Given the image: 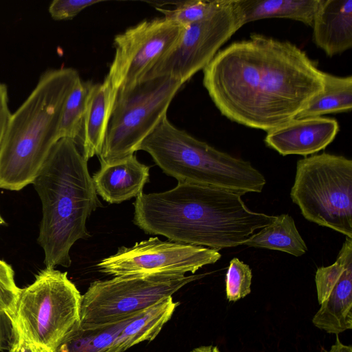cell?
I'll list each match as a JSON object with an SVG mask.
<instances>
[{"label": "cell", "instance_id": "cell-3", "mask_svg": "<svg viewBox=\"0 0 352 352\" xmlns=\"http://www.w3.org/2000/svg\"><path fill=\"white\" fill-rule=\"evenodd\" d=\"M42 204L38 243L47 268L69 267V252L79 239L89 236L86 222L102 206L77 143L60 139L32 182Z\"/></svg>", "mask_w": 352, "mask_h": 352}, {"label": "cell", "instance_id": "cell-7", "mask_svg": "<svg viewBox=\"0 0 352 352\" xmlns=\"http://www.w3.org/2000/svg\"><path fill=\"white\" fill-rule=\"evenodd\" d=\"M290 197L305 219L352 238V160L327 153L299 160Z\"/></svg>", "mask_w": 352, "mask_h": 352}, {"label": "cell", "instance_id": "cell-20", "mask_svg": "<svg viewBox=\"0 0 352 352\" xmlns=\"http://www.w3.org/2000/svg\"><path fill=\"white\" fill-rule=\"evenodd\" d=\"M352 109V76H338L324 72V87L296 118L345 113Z\"/></svg>", "mask_w": 352, "mask_h": 352}, {"label": "cell", "instance_id": "cell-14", "mask_svg": "<svg viewBox=\"0 0 352 352\" xmlns=\"http://www.w3.org/2000/svg\"><path fill=\"white\" fill-rule=\"evenodd\" d=\"M339 131L338 121L318 116L294 118L268 132L266 146L283 156L300 155L307 157L324 150Z\"/></svg>", "mask_w": 352, "mask_h": 352}, {"label": "cell", "instance_id": "cell-19", "mask_svg": "<svg viewBox=\"0 0 352 352\" xmlns=\"http://www.w3.org/2000/svg\"><path fill=\"white\" fill-rule=\"evenodd\" d=\"M243 245L281 251L294 256H302L307 251L293 217L288 214L276 216L271 223L252 234Z\"/></svg>", "mask_w": 352, "mask_h": 352}, {"label": "cell", "instance_id": "cell-11", "mask_svg": "<svg viewBox=\"0 0 352 352\" xmlns=\"http://www.w3.org/2000/svg\"><path fill=\"white\" fill-rule=\"evenodd\" d=\"M218 250L151 237L132 247L122 246L97 266L115 276H184L221 258Z\"/></svg>", "mask_w": 352, "mask_h": 352}, {"label": "cell", "instance_id": "cell-4", "mask_svg": "<svg viewBox=\"0 0 352 352\" xmlns=\"http://www.w3.org/2000/svg\"><path fill=\"white\" fill-rule=\"evenodd\" d=\"M80 78L72 67L45 70L12 113L0 148V188L19 191L32 184L60 140L62 111Z\"/></svg>", "mask_w": 352, "mask_h": 352}, {"label": "cell", "instance_id": "cell-24", "mask_svg": "<svg viewBox=\"0 0 352 352\" xmlns=\"http://www.w3.org/2000/svg\"><path fill=\"white\" fill-rule=\"evenodd\" d=\"M21 289L14 280L12 266L0 259V312L12 316L15 311Z\"/></svg>", "mask_w": 352, "mask_h": 352}, {"label": "cell", "instance_id": "cell-31", "mask_svg": "<svg viewBox=\"0 0 352 352\" xmlns=\"http://www.w3.org/2000/svg\"><path fill=\"white\" fill-rule=\"evenodd\" d=\"M6 222L5 221V220L3 219V218L2 217V216L0 214V226H3V225H6Z\"/></svg>", "mask_w": 352, "mask_h": 352}, {"label": "cell", "instance_id": "cell-29", "mask_svg": "<svg viewBox=\"0 0 352 352\" xmlns=\"http://www.w3.org/2000/svg\"><path fill=\"white\" fill-rule=\"evenodd\" d=\"M336 336V342L331 346L330 349L329 351L322 349L321 352H352V346L343 344L340 341L338 335Z\"/></svg>", "mask_w": 352, "mask_h": 352}, {"label": "cell", "instance_id": "cell-12", "mask_svg": "<svg viewBox=\"0 0 352 352\" xmlns=\"http://www.w3.org/2000/svg\"><path fill=\"white\" fill-rule=\"evenodd\" d=\"M183 28L163 17L142 21L117 34L104 79L117 92L133 87L175 44Z\"/></svg>", "mask_w": 352, "mask_h": 352}, {"label": "cell", "instance_id": "cell-22", "mask_svg": "<svg viewBox=\"0 0 352 352\" xmlns=\"http://www.w3.org/2000/svg\"><path fill=\"white\" fill-rule=\"evenodd\" d=\"M219 0H189L178 2L172 10L156 8L168 21L182 26L198 22L215 8Z\"/></svg>", "mask_w": 352, "mask_h": 352}, {"label": "cell", "instance_id": "cell-18", "mask_svg": "<svg viewBox=\"0 0 352 352\" xmlns=\"http://www.w3.org/2000/svg\"><path fill=\"white\" fill-rule=\"evenodd\" d=\"M320 0H237L244 25L270 18L292 19L311 28Z\"/></svg>", "mask_w": 352, "mask_h": 352}, {"label": "cell", "instance_id": "cell-26", "mask_svg": "<svg viewBox=\"0 0 352 352\" xmlns=\"http://www.w3.org/2000/svg\"><path fill=\"white\" fill-rule=\"evenodd\" d=\"M11 115L8 106V87L6 84L0 82V148Z\"/></svg>", "mask_w": 352, "mask_h": 352}, {"label": "cell", "instance_id": "cell-16", "mask_svg": "<svg viewBox=\"0 0 352 352\" xmlns=\"http://www.w3.org/2000/svg\"><path fill=\"white\" fill-rule=\"evenodd\" d=\"M313 41L333 57L352 47V0H320L313 24Z\"/></svg>", "mask_w": 352, "mask_h": 352}, {"label": "cell", "instance_id": "cell-9", "mask_svg": "<svg viewBox=\"0 0 352 352\" xmlns=\"http://www.w3.org/2000/svg\"><path fill=\"white\" fill-rule=\"evenodd\" d=\"M204 276H115L94 281L82 295L78 328L97 329L129 318Z\"/></svg>", "mask_w": 352, "mask_h": 352}, {"label": "cell", "instance_id": "cell-8", "mask_svg": "<svg viewBox=\"0 0 352 352\" xmlns=\"http://www.w3.org/2000/svg\"><path fill=\"white\" fill-rule=\"evenodd\" d=\"M183 85L173 78L157 77L118 91L98 155L100 164L138 151L142 141L167 116L170 104Z\"/></svg>", "mask_w": 352, "mask_h": 352}, {"label": "cell", "instance_id": "cell-30", "mask_svg": "<svg viewBox=\"0 0 352 352\" xmlns=\"http://www.w3.org/2000/svg\"><path fill=\"white\" fill-rule=\"evenodd\" d=\"M190 352H221L216 346H201L193 349Z\"/></svg>", "mask_w": 352, "mask_h": 352}, {"label": "cell", "instance_id": "cell-15", "mask_svg": "<svg viewBox=\"0 0 352 352\" xmlns=\"http://www.w3.org/2000/svg\"><path fill=\"white\" fill-rule=\"evenodd\" d=\"M100 165L92 180L97 194L109 204L138 197L149 181V166L140 163L134 154Z\"/></svg>", "mask_w": 352, "mask_h": 352}, {"label": "cell", "instance_id": "cell-28", "mask_svg": "<svg viewBox=\"0 0 352 352\" xmlns=\"http://www.w3.org/2000/svg\"><path fill=\"white\" fill-rule=\"evenodd\" d=\"M14 340L8 352H50L44 347L29 342L14 330Z\"/></svg>", "mask_w": 352, "mask_h": 352}, {"label": "cell", "instance_id": "cell-27", "mask_svg": "<svg viewBox=\"0 0 352 352\" xmlns=\"http://www.w3.org/2000/svg\"><path fill=\"white\" fill-rule=\"evenodd\" d=\"M14 340L13 328L10 318L0 312V351L9 350Z\"/></svg>", "mask_w": 352, "mask_h": 352}, {"label": "cell", "instance_id": "cell-2", "mask_svg": "<svg viewBox=\"0 0 352 352\" xmlns=\"http://www.w3.org/2000/svg\"><path fill=\"white\" fill-rule=\"evenodd\" d=\"M133 205V223L145 233L216 250L243 245L276 217L251 210L237 193L188 183L142 192Z\"/></svg>", "mask_w": 352, "mask_h": 352}, {"label": "cell", "instance_id": "cell-5", "mask_svg": "<svg viewBox=\"0 0 352 352\" xmlns=\"http://www.w3.org/2000/svg\"><path fill=\"white\" fill-rule=\"evenodd\" d=\"M148 153L167 175L179 183L223 189L243 195L262 192L266 180L252 164L221 151L174 126L165 117L142 141L138 151Z\"/></svg>", "mask_w": 352, "mask_h": 352}, {"label": "cell", "instance_id": "cell-10", "mask_svg": "<svg viewBox=\"0 0 352 352\" xmlns=\"http://www.w3.org/2000/svg\"><path fill=\"white\" fill-rule=\"evenodd\" d=\"M243 25L237 0H219L206 18L184 26L175 44L142 80L170 77L184 84L203 70L220 47Z\"/></svg>", "mask_w": 352, "mask_h": 352}, {"label": "cell", "instance_id": "cell-6", "mask_svg": "<svg viewBox=\"0 0 352 352\" xmlns=\"http://www.w3.org/2000/svg\"><path fill=\"white\" fill-rule=\"evenodd\" d=\"M81 299L67 272L45 267L21 289L9 318L13 330L25 340L56 352L80 324Z\"/></svg>", "mask_w": 352, "mask_h": 352}, {"label": "cell", "instance_id": "cell-17", "mask_svg": "<svg viewBox=\"0 0 352 352\" xmlns=\"http://www.w3.org/2000/svg\"><path fill=\"white\" fill-rule=\"evenodd\" d=\"M117 93L105 79L92 87L80 136L81 152L87 161L101 153Z\"/></svg>", "mask_w": 352, "mask_h": 352}, {"label": "cell", "instance_id": "cell-25", "mask_svg": "<svg viewBox=\"0 0 352 352\" xmlns=\"http://www.w3.org/2000/svg\"><path fill=\"white\" fill-rule=\"evenodd\" d=\"M100 2V0H54L48 10L54 20H69L84 9Z\"/></svg>", "mask_w": 352, "mask_h": 352}, {"label": "cell", "instance_id": "cell-21", "mask_svg": "<svg viewBox=\"0 0 352 352\" xmlns=\"http://www.w3.org/2000/svg\"><path fill=\"white\" fill-rule=\"evenodd\" d=\"M93 85L91 82L82 81L80 78L76 82L62 111L58 129L60 139L69 138L77 143Z\"/></svg>", "mask_w": 352, "mask_h": 352}, {"label": "cell", "instance_id": "cell-1", "mask_svg": "<svg viewBox=\"0 0 352 352\" xmlns=\"http://www.w3.org/2000/svg\"><path fill=\"white\" fill-rule=\"evenodd\" d=\"M203 85L220 113L268 132L294 119L324 87V72L289 41L259 34L219 50Z\"/></svg>", "mask_w": 352, "mask_h": 352}, {"label": "cell", "instance_id": "cell-13", "mask_svg": "<svg viewBox=\"0 0 352 352\" xmlns=\"http://www.w3.org/2000/svg\"><path fill=\"white\" fill-rule=\"evenodd\" d=\"M320 308L312 318L316 327L339 335L352 329V238L346 240L331 265L318 267L315 275Z\"/></svg>", "mask_w": 352, "mask_h": 352}, {"label": "cell", "instance_id": "cell-23", "mask_svg": "<svg viewBox=\"0 0 352 352\" xmlns=\"http://www.w3.org/2000/svg\"><path fill=\"white\" fill-rule=\"evenodd\" d=\"M252 272L250 266L238 258L230 261L226 274V294L230 302L243 298L251 292Z\"/></svg>", "mask_w": 352, "mask_h": 352}]
</instances>
